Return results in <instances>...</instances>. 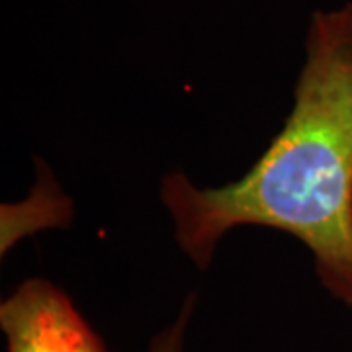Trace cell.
<instances>
[{"mask_svg":"<svg viewBox=\"0 0 352 352\" xmlns=\"http://www.w3.org/2000/svg\"><path fill=\"white\" fill-rule=\"evenodd\" d=\"M303 50L294 106L256 163L215 188L168 173L161 200L196 268L235 227H270L303 243L321 286L352 307V2L311 14Z\"/></svg>","mask_w":352,"mask_h":352,"instance_id":"obj_1","label":"cell"},{"mask_svg":"<svg viewBox=\"0 0 352 352\" xmlns=\"http://www.w3.org/2000/svg\"><path fill=\"white\" fill-rule=\"evenodd\" d=\"M6 352H108L73 300L45 278H30L0 303Z\"/></svg>","mask_w":352,"mask_h":352,"instance_id":"obj_2","label":"cell"},{"mask_svg":"<svg viewBox=\"0 0 352 352\" xmlns=\"http://www.w3.org/2000/svg\"><path fill=\"white\" fill-rule=\"evenodd\" d=\"M194 309H196V294H190L182 303L175 323L153 337L147 352H184V337Z\"/></svg>","mask_w":352,"mask_h":352,"instance_id":"obj_3","label":"cell"}]
</instances>
